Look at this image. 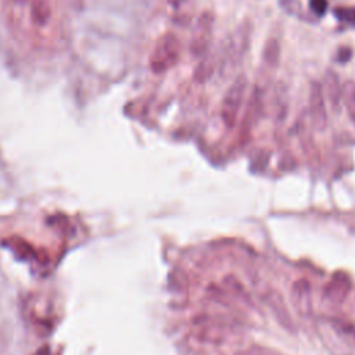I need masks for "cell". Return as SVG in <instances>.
<instances>
[{
  "mask_svg": "<svg viewBox=\"0 0 355 355\" xmlns=\"http://www.w3.org/2000/svg\"><path fill=\"white\" fill-rule=\"evenodd\" d=\"M35 355H54V354L49 345H43L35 352Z\"/></svg>",
  "mask_w": 355,
  "mask_h": 355,
  "instance_id": "cell-14",
  "label": "cell"
},
{
  "mask_svg": "<svg viewBox=\"0 0 355 355\" xmlns=\"http://www.w3.org/2000/svg\"><path fill=\"white\" fill-rule=\"evenodd\" d=\"M241 355H280V354H276L273 349L263 348V347H251L247 351H244Z\"/></svg>",
  "mask_w": 355,
  "mask_h": 355,
  "instance_id": "cell-12",
  "label": "cell"
},
{
  "mask_svg": "<svg viewBox=\"0 0 355 355\" xmlns=\"http://www.w3.org/2000/svg\"><path fill=\"white\" fill-rule=\"evenodd\" d=\"M280 4L282 7L293 14L294 17H298V18H305L304 17V12H302V7H301V3L298 0H280ZM306 19V18H305Z\"/></svg>",
  "mask_w": 355,
  "mask_h": 355,
  "instance_id": "cell-9",
  "label": "cell"
},
{
  "mask_svg": "<svg viewBox=\"0 0 355 355\" xmlns=\"http://www.w3.org/2000/svg\"><path fill=\"white\" fill-rule=\"evenodd\" d=\"M309 110H311L312 119H313L316 128L323 129L326 126V122H327V114H326V105H324L322 87L316 82H313L312 86H311Z\"/></svg>",
  "mask_w": 355,
  "mask_h": 355,
  "instance_id": "cell-4",
  "label": "cell"
},
{
  "mask_svg": "<svg viewBox=\"0 0 355 355\" xmlns=\"http://www.w3.org/2000/svg\"><path fill=\"white\" fill-rule=\"evenodd\" d=\"M32 15L37 24H46L50 17L49 0H32Z\"/></svg>",
  "mask_w": 355,
  "mask_h": 355,
  "instance_id": "cell-7",
  "label": "cell"
},
{
  "mask_svg": "<svg viewBox=\"0 0 355 355\" xmlns=\"http://www.w3.org/2000/svg\"><path fill=\"white\" fill-rule=\"evenodd\" d=\"M245 86H247V80L243 75L236 78V80L227 89V92L225 94V98L222 101L220 116H222L223 123L229 129H232L236 123L237 114H239V110H240V105H241V101H243V97H244Z\"/></svg>",
  "mask_w": 355,
  "mask_h": 355,
  "instance_id": "cell-2",
  "label": "cell"
},
{
  "mask_svg": "<svg viewBox=\"0 0 355 355\" xmlns=\"http://www.w3.org/2000/svg\"><path fill=\"white\" fill-rule=\"evenodd\" d=\"M326 92L327 98L334 110L340 107V97H341V89H340V79L334 73V71H327L326 73Z\"/></svg>",
  "mask_w": 355,
  "mask_h": 355,
  "instance_id": "cell-5",
  "label": "cell"
},
{
  "mask_svg": "<svg viewBox=\"0 0 355 355\" xmlns=\"http://www.w3.org/2000/svg\"><path fill=\"white\" fill-rule=\"evenodd\" d=\"M333 12L337 19L355 26V7H337Z\"/></svg>",
  "mask_w": 355,
  "mask_h": 355,
  "instance_id": "cell-8",
  "label": "cell"
},
{
  "mask_svg": "<svg viewBox=\"0 0 355 355\" xmlns=\"http://www.w3.org/2000/svg\"><path fill=\"white\" fill-rule=\"evenodd\" d=\"M11 243H12V248H14L15 254H18L21 258L32 257V254H33V250L31 248V245H29L26 241H24V240H15V239H12V240H11Z\"/></svg>",
  "mask_w": 355,
  "mask_h": 355,
  "instance_id": "cell-10",
  "label": "cell"
},
{
  "mask_svg": "<svg viewBox=\"0 0 355 355\" xmlns=\"http://www.w3.org/2000/svg\"><path fill=\"white\" fill-rule=\"evenodd\" d=\"M349 57H351V49H348V47L340 49V51H338V61H340V62L348 61Z\"/></svg>",
  "mask_w": 355,
  "mask_h": 355,
  "instance_id": "cell-13",
  "label": "cell"
},
{
  "mask_svg": "<svg viewBox=\"0 0 355 355\" xmlns=\"http://www.w3.org/2000/svg\"><path fill=\"white\" fill-rule=\"evenodd\" d=\"M212 24H214V17L209 12L202 14L201 18L198 19L197 31L193 36V42H191V47H190L193 54L202 55L208 50L209 42H211Z\"/></svg>",
  "mask_w": 355,
  "mask_h": 355,
  "instance_id": "cell-3",
  "label": "cell"
},
{
  "mask_svg": "<svg viewBox=\"0 0 355 355\" xmlns=\"http://www.w3.org/2000/svg\"><path fill=\"white\" fill-rule=\"evenodd\" d=\"M179 40L173 33L164 35L155 44L150 57V67L155 73L164 72L176 64L179 57Z\"/></svg>",
  "mask_w": 355,
  "mask_h": 355,
  "instance_id": "cell-1",
  "label": "cell"
},
{
  "mask_svg": "<svg viewBox=\"0 0 355 355\" xmlns=\"http://www.w3.org/2000/svg\"><path fill=\"white\" fill-rule=\"evenodd\" d=\"M348 288H349V284L345 277H338V279L334 277L333 282L329 284L326 293L333 301H338V300L341 301L347 295Z\"/></svg>",
  "mask_w": 355,
  "mask_h": 355,
  "instance_id": "cell-6",
  "label": "cell"
},
{
  "mask_svg": "<svg viewBox=\"0 0 355 355\" xmlns=\"http://www.w3.org/2000/svg\"><path fill=\"white\" fill-rule=\"evenodd\" d=\"M309 7L318 17H323L327 11V0H309Z\"/></svg>",
  "mask_w": 355,
  "mask_h": 355,
  "instance_id": "cell-11",
  "label": "cell"
},
{
  "mask_svg": "<svg viewBox=\"0 0 355 355\" xmlns=\"http://www.w3.org/2000/svg\"><path fill=\"white\" fill-rule=\"evenodd\" d=\"M180 1H182V0H169V3H171L172 6H175V7H178V4H179Z\"/></svg>",
  "mask_w": 355,
  "mask_h": 355,
  "instance_id": "cell-15",
  "label": "cell"
}]
</instances>
